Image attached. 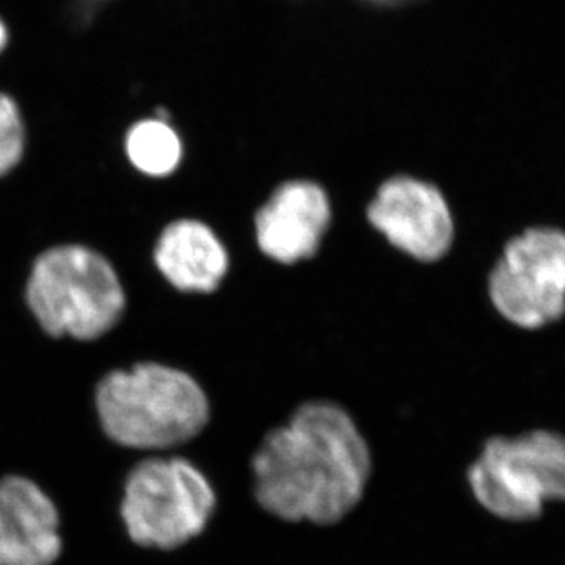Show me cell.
I'll return each instance as SVG.
<instances>
[{"instance_id":"obj_1","label":"cell","mask_w":565,"mask_h":565,"mask_svg":"<svg viewBox=\"0 0 565 565\" xmlns=\"http://www.w3.org/2000/svg\"><path fill=\"white\" fill-rule=\"evenodd\" d=\"M371 468L370 446L351 415L329 401H311L256 449L253 493L282 522L334 525L362 501Z\"/></svg>"},{"instance_id":"obj_2","label":"cell","mask_w":565,"mask_h":565,"mask_svg":"<svg viewBox=\"0 0 565 565\" xmlns=\"http://www.w3.org/2000/svg\"><path fill=\"white\" fill-rule=\"evenodd\" d=\"M96 407L111 440L145 451L189 444L211 416L210 401L195 379L158 363L106 375Z\"/></svg>"},{"instance_id":"obj_3","label":"cell","mask_w":565,"mask_h":565,"mask_svg":"<svg viewBox=\"0 0 565 565\" xmlns=\"http://www.w3.org/2000/svg\"><path fill=\"white\" fill-rule=\"evenodd\" d=\"M28 300L47 333L84 341L109 332L126 303L110 264L79 245L51 248L36 259Z\"/></svg>"},{"instance_id":"obj_4","label":"cell","mask_w":565,"mask_h":565,"mask_svg":"<svg viewBox=\"0 0 565 565\" xmlns=\"http://www.w3.org/2000/svg\"><path fill=\"white\" fill-rule=\"evenodd\" d=\"M214 508V489L195 465L151 457L129 473L121 516L137 545L174 550L203 533Z\"/></svg>"},{"instance_id":"obj_5","label":"cell","mask_w":565,"mask_h":565,"mask_svg":"<svg viewBox=\"0 0 565 565\" xmlns=\"http://www.w3.org/2000/svg\"><path fill=\"white\" fill-rule=\"evenodd\" d=\"M479 503L508 520H530L548 500H565V438L537 433L493 438L468 471Z\"/></svg>"},{"instance_id":"obj_6","label":"cell","mask_w":565,"mask_h":565,"mask_svg":"<svg viewBox=\"0 0 565 565\" xmlns=\"http://www.w3.org/2000/svg\"><path fill=\"white\" fill-rule=\"evenodd\" d=\"M490 299L508 321L537 329L565 313V233L531 228L505 245L489 282Z\"/></svg>"},{"instance_id":"obj_7","label":"cell","mask_w":565,"mask_h":565,"mask_svg":"<svg viewBox=\"0 0 565 565\" xmlns=\"http://www.w3.org/2000/svg\"><path fill=\"white\" fill-rule=\"evenodd\" d=\"M367 218L386 239L419 262H437L449 250L455 225L445 196L429 182L394 177L379 188Z\"/></svg>"},{"instance_id":"obj_8","label":"cell","mask_w":565,"mask_h":565,"mask_svg":"<svg viewBox=\"0 0 565 565\" xmlns=\"http://www.w3.org/2000/svg\"><path fill=\"white\" fill-rule=\"evenodd\" d=\"M329 196L313 181H288L256 212V241L274 262L294 264L318 252L329 228Z\"/></svg>"},{"instance_id":"obj_9","label":"cell","mask_w":565,"mask_h":565,"mask_svg":"<svg viewBox=\"0 0 565 565\" xmlns=\"http://www.w3.org/2000/svg\"><path fill=\"white\" fill-rule=\"evenodd\" d=\"M62 553L58 512L31 479L0 481V565H52Z\"/></svg>"},{"instance_id":"obj_10","label":"cell","mask_w":565,"mask_h":565,"mask_svg":"<svg viewBox=\"0 0 565 565\" xmlns=\"http://www.w3.org/2000/svg\"><path fill=\"white\" fill-rule=\"evenodd\" d=\"M156 264L174 288L212 292L228 273V253L210 226L199 221L170 223L159 237Z\"/></svg>"},{"instance_id":"obj_11","label":"cell","mask_w":565,"mask_h":565,"mask_svg":"<svg viewBox=\"0 0 565 565\" xmlns=\"http://www.w3.org/2000/svg\"><path fill=\"white\" fill-rule=\"evenodd\" d=\"M126 151L140 172L151 177H166L177 170L182 147L172 126L154 118L137 122L129 129Z\"/></svg>"},{"instance_id":"obj_12","label":"cell","mask_w":565,"mask_h":565,"mask_svg":"<svg viewBox=\"0 0 565 565\" xmlns=\"http://www.w3.org/2000/svg\"><path fill=\"white\" fill-rule=\"evenodd\" d=\"M24 151V126L20 109L10 96L0 93V177L20 162Z\"/></svg>"},{"instance_id":"obj_13","label":"cell","mask_w":565,"mask_h":565,"mask_svg":"<svg viewBox=\"0 0 565 565\" xmlns=\"http://www.w3.org/2000/svg\"><path fill=\"white\" fill-rule=\"evenodd\" d=\"M107 2L109 0H76V3H74V14L82 22H88Z\"/></svg>"},{"instance_id":"obj_14","label":"cell","mask_w":565,"mask_h":565,"mask_svg":"<svg viewBox=\"0 0 565 565\" xmlns=\"http://www.w3.org/2000/svg\"><path fill=\"white\" fill-rule=\"evenodd\" d=\"M9 43V31H7L6 24L0 20V52L3 51V47Z\"/></svg>"}]
</instances>
